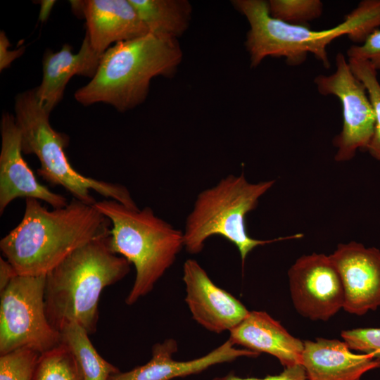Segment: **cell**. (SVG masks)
<instances>
[{"label":"cell","instance_id":"cell-1","mask_svg":"<svg viewBox=\"0 0 380 380\" xmlns=\"http://www.w3.org/2000/svg\"><path fill=\"white\" fill-rule=\"evenodd\" d=\"M111 227L94 205L74 198L52 210L26 198L22 220L1 239L0 249L18 275H46L80 247L110 235Z\"/></svg>","mask_w":380,"mask_h":380},{"label":"cell","instance_id":"cell-2","mask_svg":"<svg viewBox=\"0 0 380 380\" xmlns=\"http://www.w3.org/2000/svg\"><path fill=\"white\" fill-rule=\"evenodd\" d=\"M232 2L250 25L245 44L252 68L268 56L283 57L287 65L298 66L311 53L325 68H329L327 49L332 41L346 35L360 45L380 26V0L361 1L341 23L324 30H312L308 25H291L274 18L266 1Z\"/></svg>","mask_w":380,"mask_h":380},{"label":"cell","instance_id":"cell-3","mask_svg":"<svg viewBox=\"0 0 380 380\" xmlns=\"http://www.w3.org/2000/svg\"><path fill=\"white\" fill-rule=\"evenodd\" d=\"M110 236L80 247L46 275V313L58 331L65 322H75L94 333L101 292L129 273L130 262L113 253Z\"/></svg>","mask_w":380,"mask_h":380},{"label":"cell","instance_id":"cell-4","mask_svg":"<svg viewBox=\"0 0 380 380\" xmlns=\"http://www.w3.org/2000/svg\"><path fill=\"white\" fill-rule=\"evenodd\" d=\"M182 58L177 39L149 32L118 42L103 53L95 75L75 99L84 106L102 102L128 110L145 100L153 77L172 75Z\"/></svg>","mask_w":380,"mask_h":380},{"label":"cell","instance_id":"cell-5","mask_svg":"<svg viewBox=\"0 0 380 380\" xmlns=\"http://www.w3.org/2000/svg\"><path fill=\"white\" fill-rule=\"evenodd\" d=\"M94 206L111 222V250L135 267L134 282L125 300L133 305L172 265L184 247L183 232L157 217L150 207L132 209L113 199L96 201Z\"/></svg>","mask_w":380,"mask_h":380},{"label":"cell","instance_id":"cell-6","mask_svg":"<svg viewBox=\"0 0 380 380\" xmlns=\"http://www.w3.org/2000/svg\"><path fill=\"white\" fill-rule=\"evenodd\" d=\"M274 183V179L251 183L242 173L228 175L214 186L202 191L186 218L183 232L187 252L197 254L208 238L220 236L236 246L243 265L248 255L257 246L303 237L302 234H296L260 240L248 235L246 215L257 207L260 198Z\"/></svg>","mask_w":380,"mask_h":380},{"label":"cell","instance_id":"cell-7","mask_svg":"<svg viewBox=\"0 0 380 380\" xmlns=\"http://www.w3.org/2000/svg\"><path fill=\"white\" fill-rule=\"evenodd\" d=\"M14 109L23 153L37 157L40 163L37 173L45 181L62 186L74 198L87 204L97 201L91 194L93 190L129 208H139L125 186L86 177L73 168L65 153L69 137L53 129L50 113L39 103L34 89L18 94Z\"/></svg>","mask_w":380,"mask_h":380},{"label":"cell","instance_id":"cell-8","mask_svg":"<svg viewBox=\"0 0 380 380\" xmlns=\"http://www.w3.org/2000/svg\"><path fill=\"white\" fill-rule=\"evenodd\" d=\"M46 275H18L0 293V355L21 348L39 353L61 343L45 307Z\"/></svg>","mask_w":380,"mask_h":380},{"label":"cell","instance_id":"cell-9","mask_svg":"<svg viewBox=\"0 0 380 380\" xmlns=\"http://www.w3.org/2000/svg\"><path fill=\"white\" fill-rule=\"evenodd\" d=\"M336 70L328 75H319L314 82L318 92L337 97L341 105L343 125L334 139L336 162L351 160L358 150H366L372 137L375 115L367 91L353 74L342 53L335 58Z\"/></svg>","mask_w":380,"mask_h":380},{"label":"cell","instance_id":"cell-10","mask_svg":"<svg viewBox=\"0 0 380 380\" xmlns=\"http://www.w3.org/2000/svg\"><path fill=\"white\" fill-rule=\"evenodd\" d=\"M288 276L293 306L304 317L327 321L343 308V286L329 255H302L289 268Z\"/></svg>","mask_w":380,"mask_h":380},{"label":"cell","instance_id":"cell-11","mask_svg":"<svg viewBox=\"0 0 380 380\" xmlns=\"http://www.w3.org/2000/svg\"><path fill=\"white\" fill-rule=\"evenodd\" d=\"M329 256L343 286L345 311L363 315L380 307V250L353 241Z\"/></svg>","mask_w":380,"mask_h":380},{"label":"cell","instance_id":"cell-12","mask_svg":"<svg viewBox=\"0 0 380 380\" xmlns=\"http://www.w3.org/2000/svg\"><path fill=\"white\" fill-rule=\"evenodd\" d=\"M0 127V214L18 198L43 201L53 208L67 205V198L39 182L24 160L21 133L15 116L4 113Z\"/></svg>","mask_w":380,"mask_h":380},{"label":"cell","instance_id":"cell-13","mask_svg":"<svg viewBox=\"0 0 380 380\" xmlns=\"http://www.w3.org/2000/svg\"><path fill=\"white\" fill-rule=\"evenodd\" d=\"M183 281L186 291L185 301L193 318L210 331H230L250 312L238 299L215 284L195 260L185 261Z\"/></svg>","mask_w":380,"mask_h":380},{"label":"cell","instance_id":"cell-14","mask_svg":"<svg viewBox=\"0 0 380 380\" xmlns=\"http://www.w3.org/2000/svg\"><path fill=\"white\" fill-rule=\"evenodd\" d=\"M177 349V343L172 338L157 343L152 348V357L147 363L127 372L120 371L108 380H172L200 373L213 365L241 357H257L260 354L246 348H236L229 339L209 353L188 361L173 358Z\"/></svg>","mask_w":380,"mask_h":380},{"label":"cell","instance_id":"cell-15","mask_svg":"<svg viewBox=\"0 0 380 380\" xmlns=\"http://www.w3.org/2000/svg\"><path fill=\"white\" fill-rule=\"evenodd\" d=\"M90 44L103 55L113 43L134 39L148 33L129 0L82 1Z\"/></svg>","mask_w":380,"mask_h":380},{"label":"cell","instance_id":"cell-16","mask_svg":"<svg viewBox=\"0 0 380 380\" xmlns=\"http://www.w3.org/2000/svg\"><path fill=\"white\" fill-rule=\"evenodd\" d=\"M303 342L301 365L308 380H360L380 367V360L352 352L344 341L317 338Z\"/></svg>","mask_w":380,"mask_h":380},{"label":"cell","instance_id":"cell-17","mask_svg":"<svg viewBox=\"0 0 380 380\" xmlns=\"http://www.w3.org/2000/svg\"><path fill=\"white\" fill-rule=\"evenodd\" d=\"M101 56L93 49L87 35L76 53L68 44L56 52L48 50L43 57L42 82L34 88L37 99L44 110L50 113L61 101L66 85L73 76L92 79Z\"/></svg>","mask_w":380,"mask_h":380},{"label":"cell","instance_id":"cell-18","mask_svg":"<svg viewBox=\"0 0 380 380\" xmlns=\"http://www.w3.org/2000/svg\"><path fill=\"white\" fill-rule=\"evenodd\" d=\"M234 345L277 357L285 367L301 364L304 342L290 334L279 322L263 311H250L230 331Z\"/></svg>","mask_w":380,"mask_h":380},{"label":"cell","instance_id":"cell-19","mask_svg":"<svg viewBox=\"0 0 380 380\" xmlns=\"http://www.w3.org/2000/svg\"><path fill=\"white\" fill-rule=\"evenodd\" d=\"M149 33L177 39L189 25L191 6L184 0H129Z\"/></svg>","mask_w":380,"mask_h":380},{"label":"cell","instance_id":"cell-20","mask_svg":"<svg viewBox=\"0 0 380 380\" xmlns=\"http://www.w3.org/2000/svg\"><path fill=\"white\" fill-rule=\"evenodd\" d=\"M59 332L61 342L73 356L81 380H108L111 375L120 372L97 353L89 334L77 323L65 322Z\"/></svg>","mask_w":380,"mask_h":380},{"label":"cell","instance_id":"cell-21","mask_svg":"<svg viewBox=\"0 0 380 380\" xmlns=\"http://www.w3.org/2000/svg\"><path fill=\"white\" fill-rule=\"evenodd\" d=\"M32 380H81V378L72 353L61 342L40 353Z\"/></svg>","mask_w":380,"mask_h":380},{"label":"cell","instance_id":"cell-22","mask_svg":"<svg viewBox=\"0 0 380 380\" xmlns=\"http://www.w3.org/2000/svg\"><path fill=\"white\" fill-rule=\"evenodd\" d=\"M348 61L353 74L365 85L374 108V128L367 151L373 158L380 160V83L377 71L367 61L355 58Z\"/></svg>","mask_w":380,"mask_h":380},{"label":"cell","instance_id":"cell-23","mask_svg":"<svg viewBox=\"0 0 380 380\" xmlns=\"http://www.w3.org/2000/svg\"><path fill=\"white\" fill-rule=\"evenodd\" d=\"M267 6L272 17L296 25H307L319 18L323 11L320 0H270Z\"/></svg>","mask_w":380,"mask_h":380},{"label":"cell","instance_id":"cell-24","mask_svg":"<svg viewBox=\"0 0 380 380\" xmlns=\"http://www.w3.org/2000/svg\"><path fill=\"white\" fill-rule=\"evenodd\" d=\"M39 355L25 348L0 355V380H32Z\"/></svg>","mask_w":380,"mask_h":380},{"label":"cell","instance_id":"cell-25","mask_svg":"<svg viewBox=\"0 0 380 380\" xmlns=\"http://www.w3.org/2000/svg\"><path fill=\"white\" fill-rule=\"evenodd\" d=\"M341 335L351 350L369 354L380 360V328L343 330Z\"/></svg>","mask_w":380,"mask_h":380},{"label":"cell","instance_id":"cell-26","mask_svg":"<svg viewBox=\"0 0 380 380\" xmlns=\"http://www.w3.org/2000/svg\"><path fill=\"white\" fill-rule=\"evenodd\" d=\"M347 55L348 58L367 61L376 71L380 70V30H374L362 44L351 46Z\"/></svg>","mask_w":380,"mask_h":380},{"label":"cell","instance_id":"cell-27","mask_svg":"<svg viewBox=\"0 0 380 380\" xmlns=\"http://www.w3.org/2000/svg\"><path fill=\"white\" fill-rule=\"evenodd\" d=\"M213 380H308L305 371L301 364L289 367H285L279 374L267 375L263 378L247 377L242 378L232 374Z\"/></svg>","mask_w":380,"mask_h":380},{"label":"cell","instance_id":"cell-28","mask_svg":"<svg viewBox=\"0 0 380 380\" xmlns=\"http://www.w3.org/2000/svg\"><path fill=\"white\" fill-rule=\"evenodd\" d=\"M10 42L4 31L0 32V70L10 66L11 63L19 58L25 51V47H20L14 51L9 49Z\"/></svg>","mask_w":380,"mask_h":380},{"label":"cell","instance_id":"cell-29","mask_svg":"<svg viewBox=\"0 0 380 380\" xmlns=\"http://www.w3.org/2000/svg\"><path fill=\"white\" fill-rule=\"evenodd\" d=\"M13 266L6 260L0 258V293L2 292L9 283L18 276Z\"/></svg>","mask_w":380,"mask_h":380},{"label":"cell","instance_id":"cell-30","mask_svg":"<svg viewBox=\"0 0 380 380\" xmlns=\"http://www.w3.org/2000/svg\"><path fill=\"white\" fill-rule=\"evenodd\" d=\"M39 20L42 22L46 20L52 7L55 4V1L44 0L40 1Z\"/></svg>","mask_w":380,"mask_h":380}]
</instances>
